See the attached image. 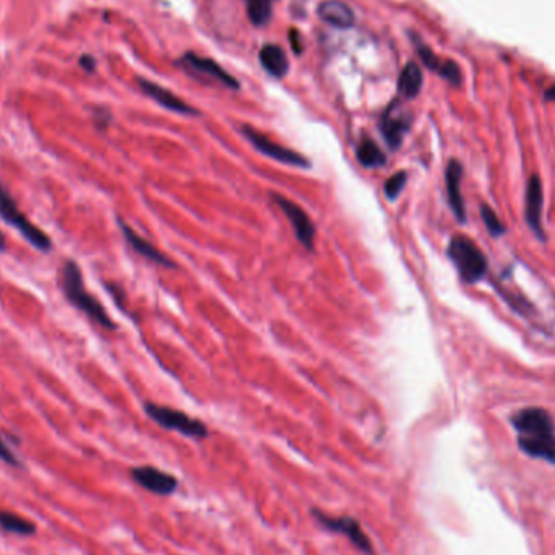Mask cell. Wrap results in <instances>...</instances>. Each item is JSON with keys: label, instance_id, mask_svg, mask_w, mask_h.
Returning <instances> with one entry per match:
<instances>
[{"label": "cell", "instance_id": "6da1fadb", "mask_svg": "<svg viewBox=\"0 0 555 555\" xmlns=\"http://www.w3.org/2000/svg\"><path fill=\"white\" fill-rule=\"evenodd\" d=\"M510 421L517 429L518 445L524 453L555 461V424L546 409H521L515 413Z\"/></svg>", "mask_w": 555, "mask_h": 555}, {"label": "cell", "instance_id": "7a4b0ae2", "mask_svg": "<svg viewBox=\"0 0 555 555\" xmlns=\"http://www.w3.org/2000/svg\"><path fill=\"white\" fill-rule=\"evenodd\" d=\"M62 289L65 297L68 299L73 307H77L80 312H83L88 318L96 322L99 327L106 330H116V323L112 322L106 309L101 306L93 294H89L84 288L83 274L80 269L78 263L73 260H68L62 268Z\"/></svg>", "mask_w": 555, "mask_h": 555}, {"label": "cell", "instance_id": "3957f363", "mask_svg": "<svg viewBox=\"0 0 555 555\" xmlns=\"http://www.w3.org/2000/svg\"><path fill=\"white\" fill-rule=\"evenodd\" d=\"M447 255L457 268L459 278L464 283L474 284L486 276L487 258L473 239L464 234H457L450 239Z\"/></svg>", "mask_w": 555, "mask_h": 555}, {"label": "cell", "instance_id": "277c9868", "mask_svg": "<svg viewBox=\"0 0 555 555\" xmlns=\"http://www.w3.org/2000/svg\"><path fill=\"white\" fill-rule=\"evenodd\" d=\"M0 218L5 223L13 226L27 241L31 244L34 249L41 250V252H49L52 249V242L46 232H43L41 229L34 226L24 214L20 212L17 202H15L12 195L7 188L0 184Z\"/></svg>", "mask_w": 555, "mask_h": 555}, {"label": "cell", "instance_id": "5b68a950", "mask_svg": "<svg viewBox=\"0 0 555 555\" xmlns=\"http://www.w3.org/2000/svg\"><path fill=\"white\" fill-rule=\"evenodd\" d=\"M145 413H147L158 426L168 429V431H176L179 434L185 435V437H192V438L208 437V427L205 426L202 421H198V419L179 411V409H172L156 403H145Z\"/></svg>", "mask_w": 555, "mask_h": 555}, {"label": "cell", "instance_id": "8992f818", "mask_svg": "<svg viewBox=\"0 0 555 555\" xmlns=\"http://www.w3.org/2000/svg\"><path fill=\"white\" fill-rule=\"evenodd\" d=\"M241 132L244 137L253 145V148L257 149L258 153L265 154L267 158H272L274 161L299 169H309L312 166V163H310V159L307 156H304V154H301L299 151H294L291 148H286L283 147V145L273 142L272 138H268L267 135L260 133L258 130L250 127V125H242Z\"/></svg>", "mask_w": 555, "mask_h": 555}, {"label": "cell", "instance_id": "52a82bcc", "mask_svg": "<svg viewBox=\"0 0 555 555\" xmlns=\"http://www.w3.org/2000/svg\"><path fill=\"white\" fill-rule=\"evenodd\" d=\"M269 195H272L273 202L281 208L284 216L289 219V223H291L294 229V234H296L301 246L306 247L309 252H312L315 247V226L306 209L301 208L296 202L286 198L281 193L272 192Z\"/></svg>", "mask_w": 555, "mask_h": 555}, {"label": "cell", "instance_id": "ba28073f", "mask_svg": "<svg viewBox=\"0 0 555 555\" xmlns=\"http://www.w3.org/2000/svg\"><path fill=\"white\" fill-rule=\"evenodd\" d=\"M315 518L318 519V523L322 524L323 528L330 529V531L333 533H339V534H344L349 541H351L353 546H356L359 551L364 552V554H373V549H372V542H370V538L367 536L366 533H364V529L361 524L356 518L353 517H339V518H333V517H328V515H325L322 512H318V510H315L313 512Z\"/></svg>", "mask_w": 555, "mask_h": 555}, {"label": "cell", "instance_id": "9c48e42d", "mask_svg": "<svg viewBox=\"0 0 555 555\" xmlns=\"http://www.w3.org/2000/svg\"><path fill=\"white\" fill-rule=\"evenodd\" d=\"M409 127H411V116L404 111L399 103H393L392 106L387 108L380 121V130H382L385 142L392 149L399 148Z\"/></svg>", "mask_w": 555, "mask_h": 555}, {"label": "cell", "instance_id": "30bf717a", "mask_svg": "<svg viewBox=\"0 0 555 555\" xmlns=\"http://www.w3.org/2000/svg\"><path fill=\"white\" fill-rule=\"evenodd\" d=\"M542 205H544V193L542 184L538 176H531L526 184V203H524V216H526L528 226L531 231L541 239L546 241V232L542 226Z\"/></svg>", "mask_w": 555, "mask_h": 555}, {"label": "cell", "instance_id": "8fae6325", "mask_svg": "<svg viewBox=\"0 0 555 555\" xmlns=\"http://www.w3.org/2000/svg\"><path fill=\"white\" fill-rule=\"evenodd\" d=\"M133 481L147 491L158 495H171L177 489V479L153 466H138L132 469Z\"/></svg>", "mask_w": 555, "mask_h": 555}, {"label": "cell", "instance_id": "7c38bea8", "mask_svg": "<svg viewBox=\"0 0 555 555\" xmlns=\"http://www.w3.org/2000/svg\"><path fill=\"white\" fill-rule=\"evenodd\" d=\"M117 223H119V226H121V231L124 234L125 241H127L128 246L132 247L138 255H142L143 258L149 260V262L159 265V267H164V268H176L177 267V265L174 263L171 258L166 257L161 250H158L151 242H148L147 239H143L142 236H140L138 232H135L133 229L130 228L127 223L122 221L121 218L117 219Z\"/></svg>", "mask_w": 555, "mask_h": 555}, {"label": "cell", "instance_id": "4fadbf2b", "mask_svg": "<svg viewBox=\"0 0 555 555\" xmlns=\"http://www.w3.org/2000/svg\"><path fill=\"white\" fill-rule=\"evenodd\" d=\"M138 83H140V88H142V91L147 94V96L154 99L159 106L166 108L172 112L184 114V116H198L197 109L192 108L185 101H182L181 98L169 91V89L159 87V84L153 83V82H148V80H138Z\"/></svg>", "mask_w": 555, "mask_h": 555}, {"label": "cell", "instance_id": "5bb4252c", "mask_svg": "<svg viewBox=\"0 0 555 555\" xmlns=\"http://www.w3.org/2000/svg\"><path fill=\"white\" fill-rule=\"evenodd\" d=\"M461 177H463L461 163L457 161V159H452V161L448 163L447 171H445V184H447L448 203L458 221L464 223L466 221V207H464L461 188H459V185H461Z\"/></svg>", "mask_w": 555, "mask_h": 555}, {"label": "cell", "instance_id": "9a60e30c", "mask_svg": "<svg viewBox=\"0 0 555 555\" xmlns=\"http://www.w3.org/2000/svg\"><path fill=\"white\" fill-rule=\"evenodd\" d=\"M317 13L320 20L334 28H351L354 23V12L343 0H323L318 3Z\"/></svg>", "mask_w": 555, "mask_h": 555}, {"label": "cell", "instance_id": "2e32d148", "mask_svg": "<svg viewBox=\"0 0 555 555\" xmlns=\"http://www.w3.org/2000/svg\"><path fill=\"white\" fill-rule=\"evenodd\" d=\"M184 61L187 62L188 67L195 68L200 73L208 75V77L216 78L218 82H221L223 84H226V87H229V88H232V89L239 88L237 80L234 78L232 75H229L226 70H223L221 67H219V65L214 61H212V59L198 57V56H195V54H187V56L184 57Z\"/></svg>", "mask_w": 555, "mask_h": 555}, {"label": "cell", "instance_id": "e0dca14e", "mask_svg": "<svg viewBox=\"0 0 555 555\" xmlns=\"http://www.w3.org/2000/svg\"><path fill=\"white\" fill-rule=\"evenodd\" d=\"M260 64L272 77L276 78H283L289 70L286 54L276 44H265L260 49Z\"/></svg>", "mask_w": 555, "mask_h": 555}, {"label": "cell", "instance_id": "ac0fdd59", "mask_svg": "<svg viewBox=\"0 0 555 555\" xmlns=\"http://www.w3.org/2000/svg\"><path fill=\"white\" fill-rule=\"evenodd\" d=\"M356 158L367 169H380L387 166V154L378 147V143L370 137H364L357 143Z\"/></svg>", "mask_w": 555, "mask_h": 555}, {"label": "cell", "instance_id": "d6986e66", "mask_svg": "<svg viewBox=\"0 0 555 555\" xmlns=\"http://www.w3.org/2000/svg\"><path fill=\"white\" fill-rule=\"evenodd\" d=\"M422 88V72L417 64L409 62L404 65L398 80V89L404 98H416Z\"/></svg>", "mask_w": 555, "mask_h": 555}, {"label": "cell", "instance_id": "ffe728a7", "mask_svg": "<svg viewBox=\"0 0 555 555\" xmlns=\"http://www.w3.org/2000/svg\"><path fill=\"white\" fill-rule=\"evenodd\" d=\"M0 528L7 533L18 534V536H33V534H36V524L12 512H2V510H0Z\"/></svg>", "mask_w": 555, "mask_h": 555}, {"label": "cell", "instance_id": "44dd1931", "mask_svg": "<svg viewBox=\"0 0 555 555\" xmlns=\"http://www.w3.org/2000/svg\"><path fill=\"white\" fill-rule=\"evenodd\" d=\"M276 0H246L247 15L255 27H265L273 13V3Z\"/></svg>", "mask_w": 555, "mask_h": 555}, {"label": "cell", "instance_id": "7402d4cb", "mask_svg": "<svg viewBox=\"0 0 555 555\" xmlns=\"http://www.w3.org/2000/svg\"><path fill=\"white\" fill-rule=\"evenodd\" d=\"M481 214H482V221H484V224H486L487 231L491 232V236H494V237L503 236L505 231H507V228H505V224L500 221L497 213H495L494 209L489 207V205H486V203L481 205Z\"/></svg>", "mask_w": 555, "mask_h": 555}, {"label": "cell", "instance_id": "603a6c76", "mask_svg": "<svg viewBox=\"0 0 555 555\" xmlns=\"http://www.w3.org/2000/svg\"><path fill=\"white\" fill-rule=\"evenodd\" d=\"M406 182H408V174L404 171L393 174L392 177L387 179V182H385V185H383L385 197H387L388 200H397L399 197V193L403 192Z\"/></svg>", "mask_w": 555, "mask_h": 555}, {"label": "cell", "instance_id": "cb8c5ba5", "mask_svg": "<svg viewBox=\"0 0 555 555\" xmlns=\"http://www.w3.org/2000/svg\"><path fill=\"white\" fill-rule=\"evenodd\" d=\"M0 459H2L3 463L10 464V466H15V468L22 466V461H20V459L15 457V453L12 452V450L8 448V445L5 443L2 435H0Z\"/></svg>", "mask_w": 555, "mask_h": 555}, {"label": "cell", "instance_id": "d4e9b609", "mask_svg": "<svg viewBox=\"0 0 555 555\" xmlns=\"http://www.w3.org/2000/svg\"><path fill=\"white\" fill-rule=\"evenodd\" d=\"M80 65L87 70V72H93L96 68V61L91 56H82L80 57Z\"/></svg>", "mask_w": 555, "mask_h": 555}, {"label": "cell", "instance_id": "484cf974", "mask_svg": "<svg viewBox=\"0 0 555 555\" xmlns=\"http://www.w3.org/2000/svg\"><path fill=\"white\" fill-rule=\"evenodd\" d=\"M2 250H5V237L3 234L0 232V252H2Z\"/></svg>", "mask_w": 555, "mask_h": 555}, {"label": "cell", "instance_id": "4316f807", "mask_svg": "<svg viewBox=\"0 0 555 555\" xmlns=\"http://www.w3.org/2000/svg\"><path fill=\"white\" fill-rule=\"evenodd\" d=\"M547 98H549V99H554V101H555V87H552L551 89H549Z\"/></svg>", "mask_w": 555, "mask_h": 555}]
</instances>
